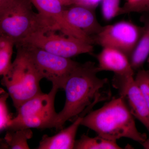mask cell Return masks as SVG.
Returning a JSON list of instances; mask_svg holds the SVG:
<instances>
[{"label": "cell", "instance_id": "6da1fadb", "mask_svg": "<svg viewBox=\"0 0 149 149\" xmlns=\"http://www.w3.org/2000/svg\"><path fill=\"white\" fill-rule=\"evenodd\" d=\"M95 63H80L67 80L64 90L66 100L63 108L58 113L55 123L56 130L63 127L67 120H75L88 107L111 97L110 84L107 78H99Z\"/></svg>", "mask_w": 149, "mask_h": 149}, {"label": "cell", "instance_id": "7a4b0ae2", "mask_svg": "<svg viewBox=\"0 0 149 149\" xmlns=\"http://www.w3.org/2000/svg\"><path fill=\"white\" fill-rule=\"evenodd\" d=\"M81 125L108 140L126 138L141 144L147 139L146 133L137 129L134 116L120 96L113 98L99 109L91 111L83 118Z\"/></svg>", "mask_w": 149, "mask_h": 149}, {"label": "cell", "instance_id": "3957f363", "mask_svg": "<svg viewBox=\"0 0 149 149\" xmlns=\"http://www.w3.org/2000/svg\"><path fill=\"white\" fill-rule=\"evenodd\" d=\"M32 5L30 0H14L0 12L1 35L11 38L16 43L35 33L60 31L49 17L34 12Z\"/></svg>", "mask_w": 149, "mask_h": 149}, {"label": "cell", "instance_id": "277c9868", "mask_svg": "<svg viewBox=\"0 0 149 149\" xmlns=\"http://www.w3.org/2000/svg\"><path fill=\"white\" fill-rule=\"evenodd\" d=\"M42 74L27 55L17 49L16 58L1 83L7 89L16 110L29 99L42 93Z\"/></svg>", "mask_w": 149, "mask_h": 149}, {"label": "cell", "instance_id": "5b68a950", "mask_svg": "<svg viewBox=\"0 0 149 149\" xmlns=\"http://www.w3.org/2000/svg\"><path fill=\"white\" fill-rule=\"evenodd\" d=\"M58 89L52 85L48 94L42 93L24 102L17 110V115L13 118L7 130L54 128L58 115L55 99Z\"/></svg>", "mask_w": 149, "mask_h": 149}, {"label": "cell", "instance_id": "8992f818", "mask_svg": "<svg viewBox=\"0 0 149 149\" xmlns=\"http://www.w3.org/2000/svg\"><path fill=\"white\" fill-rule=\"evenodd\" d=\"M15 45L27 55L44 78L59 89H64L70 75L79 63L26 43L17 42Z\"/></svg>", "mask_w": 149, "mask_h": 149}, {"label": "cell", "instance_id": "52a82bcc", "mask_svg": "<svg viewBox=\"0 0 149 149\" xmlns=\"http://www.w3.org/2000/svg\"><path fill=\"white\" fill-rule=\"evenodd\" d=\"M56 32L35 33L17 42L29 44L66 58L91 54L94 51L93 45L86 40L64 34L57 35Z\"/></svg>", "mask_w": 149, "mask_h": 149}, {"label": "cell", "instance_id": "ba28073f", "mask_svg": "<svg viewBox=\"0 0 149 149\" xmlns=\"http://www.w3.org/2000/svg\"><path fill=\"white\" fill-rule=\"evenodd\" d=\"M140 27L131 22L121 21L103 26L93 37L94 44L103 47L114 48L125 54L129 59L135 49L142 32Z\"/></svg>", "mask_w": 149, "mask_h": 149}, {"label": "cell", "instance_id": "9c48e42d", "mask_svg": "<svg viewBox=\"0 0 149 149\" xmlns=\"http://www.w3.org/2000/svg\"><path fill=\"white\" fill-rule=\"evenodd\" d=\"M112 84L125 101L133 116L143 124L149 133V107L134 76L114 74Z\"/></svg>", "mask_w": 149, "mask_h": 149}, {"label": "cell", "instance_id": "30bf717a", "mask_svg": "<svg viewBox=\"0 0 149 149\" xmlns=\"http://www.w3.org/2000/svg\"><path fill=\"white\" fill-rule=\"evenodd\" d=\"M30 1L39 13L49 17L56 22L63 34L83 39L94 45L93 38L85 35L70 24L65 14L64 6L58 0Z\"/></svg>", "mask_w": 149, "mask_h": 149}, {"label": "cell", "instance_id": "8fae6325", "mask_svg": "<svg viewBox=\"0 0 149 149\" xmlns=\"http://www.w3.org/2000/svg\"><path fill=\"white\" fill-rule=\"evenodd\" d=\"M65 14L70 24L88 37L93 38L103 27L97 19L95 10L72 5L65 10Z\"/></svg>", "mask_w": 149, "mask_h": 149}, {"label": "cell", "instance_id": "7c38bea8", "mask_svg": "<svg viewBox=\"0 0 149 149\" xmlns=\"http://www.w3.org/2000/svg\"><path fill=\"white\" fill-rule=\"evenodd\" d=\"M95 56L98 62L99 72L111 71L117 75L134 76L135 71L129 58L120 51L114 48L103 47L100 52Z\"/></svg>", "mask_w": 149, "mask_h": 149}, {"label": "cell", "instance_id": "4fadbf2b", "mask_svg": "<svg viewBox=\"0 0 149 149\" xmlns=\"http://www.w3.org/2000/svg\"><path fill=\"white\" fill-rule=\"evenodd\" d=\"M91 109L87 108L67 128L61 130L54 136L44 135L40 141L38 149H74L75 138L77 129L81 125L83 118Z\"/></svg>", "mask_w": 149, "mask_h": 149}, {"label": "cell", "instance_id": "5bb4252c", "mask_svg": "<svg viewBox=\"0 0 149 149\" xmlns=\"http://www.w3.org/2000/svg\"><path fill=\"white\" fill-rule=\"evenodd\" d=\"M140 20L143 22V32L135 49L129 58L134 71L142 69L149 56V12L142 13Z\"/></svg>", "mask_w": 149, "mask_h": 149}, {"label": "cell", "instance_id": "9a60e30c", "mask_svg": "<svg viewBox=\"0 0 149 149\" xmlns=\"http://www.w3.org/2000/svg\"><path fill=\"white\" fill-rule=\"evenodd\" d=\"M30 128L8 130L3 139H1V149H29L27 141L32 139Z\"/></svg>", "mask_w": 149, "mask_h": 149}, {"label": "cell", "instance_id": "2e32d148", "mask_svg": "<svg viewBox=\"0 0 149 149\" xmlns=\"http://www.w3.org/2000/svg\"><path fill=\"white\" fill-rule=\"evenodd\" d=\"M74 149H120L116 141L108 140L98 136L91 138L83 134L79 140L75 141Z\"/></svg>", "mask_w": 149, "mask_h": 149}, {"label": "cell", "instance_id": "e0dca14e", "mask_svg": "<svg viewBox=\"0 0 149 149\" xmlns=\"http://www.w3.org/2000/svg\"><path fill=\"white\" fill-rule=\"evenodd\" d=\"M15 42L3 35L0 37V75L4 76L8 72L12 63V56Z\"/></svg>", "mask_w": 149, "mask_h": 149}, {"label": "cell", "instance_id": "ac0fdd59", "mask_svg": "<svg viewBox=\"0 0 149 149\" xmlns=\"http://www.w3.org/2000/svg\"><path fill=\"white\" fill-rule=\"evenodd\" d=\"M9 94L1 88L0 91V131L7 130L13 118L9 111L7 100Z\"/></svg>", "mask_w": 149, "mask_h": 149}, {"label": "cell", "instance_id": "d6986e66", "mask_svg": "<svg viewBox=\"0 0 149 149\" xmlns=\"http://www.w3.org/2000/svg\"><path fill=\"white\" fill-rule=\"evenodd\" d=\"M120 2V0H102V15L105 21H110L118 16Z\"/></svg>", "mask_w": 149, "mask_h": 149}, {"label": "cell", "instance_id": "ffe728a7", "mask_svg": "<svg viewBox=\"0 0 149 149\" xmlns=\"http://www.w3.org/2000/svg\"><path fill=\"white\" fill-rule=\"evenodd\" d=\"M134 79L143 93L149 107V70H139L137 71Z\"/></svg>", "mask_w": 149, "mask_h": 149}, {"label": "cell", "instance_id": "44dd1931", "mask_svg": "<svg viewBox=\"0 0 149 149\" xmlns=\"http://www.w3.org/2000/svg\"><path fill=\"white\" fill-rule=\"evenodd\" d=\"M133 12L141 13H149V0H143L139 3L128 7H121L118 15Z\"/></svg>", "mask_w": 149, "mask_h": 149}, {"label": "cell", "instance_id": "7402d4cb", "mask_svg": "<svg viewBox=\"0 0 149 149\" xmlns=\"http://www.w3.org/2000/svg\"><path fill=\"white\" fill-rule=\"evenodd\" d=\"M102 0H74V4L95 10Z\"/></svg>", "mask_w": 149, "mask_h": 149}, {"label": "cell", "instance_id": "603a6c76", "mask_svg": "<svg viewBox=\"0 0 149 149\" xmlns=\"http://www.w3.org/2000/svg\"><path fill=\"white\" fill-rule=\"evenodd\" d=\"M14 0H0V12L8 7Z\"/></svg>", "mask_w": 149, "mask_h": 149}, {"label": "cell", "instance_id": "cb8c5ba5", "mask_svg": "<svg viewBox=\"0 0 149 149\" xmlns=\"http://www.w3.org/2000/svg\"><path fill=\"white\" fill-rule=\"evenodd\" d=\"M126 1L124 5L123 6V7H128L135 5L139 3L143 0H126Z\"/></svg>", "mask_w": 149, "mask_h": 149}, {"label": "cell", "instance_id": "d4e9b609", "mask_svg": "<svg viewBox=\"0 0 149 149\" xmlns=\"http://www.w3.org/2000/svg\"><path fill=\"white\" fill-rule=\"evenodd\" d=\"M64 6L74 4V0H58Z\"/></svg>", "mask_w": 149, "mask_h": 149}, {"label": "cell", "instance_id": "484cf974", "mask_svg": "<svg viewBox=\"0 0 149 149\" xmlns=\"http://www.w3.org/2000/svg\"><path fill=\"white\" fill-rule=\"evenodd\" d=\"M141 145L143 147L144 149H149V138L143 142Z\"/></svg>", "mask_w": 149, "mask_h": 149}, {"label": "cell", "instance_id": "4316f807", "mask_svg": "<svg viewBox=\"0 0 149 149\" xmlns=\"http://www.w3.org/2000/svg\"><path fill=\"white\" fill-rule=\"evenodd\" d=\"M147 62H148V67L149 68V57L148 58V60H147Z\"/></svg>", "mask_w": 149, "mask_h": 149}]
</instances>
